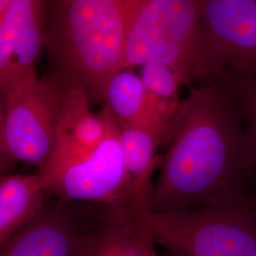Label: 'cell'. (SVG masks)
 I'll list each match as a JSON object with an SVG mask.
<instances>
[{
  "label": "cell",
  "instance_id": "obj_1",
  "mask_svg": "<svg viewBox=\"0 0 256 256\" xmlns=\"http://www.w3.org/2000/svg\"><path fill=\"white\" fill-rule=\"evenodd\" d=\"M150 210L208 207L256 192V165L229 86L210 79L191 86L170 122Z\"/></svg>",
  "mask_w": 256,
  "mask_h": 256
},
{
  "label": "cell",
  "instance_id": "obj_14",
  "mask_svg": "<svg viewBox=\"0 0 256 256\" xmlns=\"http://www.w3.org/2000/svg\"><path fill=\"white\" fill-rule=\"evenodd\" d=\"M104 239L112 256H158L151 210L116 205Z\"/></svg>",
  "mask_w": 256,
  "mask_h": 256
},
{
  "label": "cell",
  "instance_id": "obj_12",
  "mask_svg": "<svg viewBox=\"0 0 256 256\" xmlns=\"http://www.w3.org/2000/svg\"><path fill=\"white\" fill-rule=\"evenodd\" d=\"M86 92L79 88L61 90L58 144L55 154H82L101 144L106 134L104 113L94 114Z\"/></svg>",
  "mask_w": 256,
  "mask_h": 256
},
{
  "label": "cell",
  "instance_id": "obj_2",
  "mask_svg": "<svg viewBox=\"0 0 256 256\" xmlns=\"http://www.w3.org/2000/svg\"><path fill=\"white\" fill-rule=\"evenodd\" d=\"M133 0H46L45 78L59 92L79 88L92 104H104L120 70Z\"/></svg>",
  "mask_w": 256,
  "mask_h": 256
},
{
  "label": "cell",
  "instance_id": "obj_11",
  "mask_svg": "<svg viewBox=\"0 0 256 256\" xmlns=\"http://www.w3.org/2000/svg\"><path fill=\"white\" fill-rule=\"evenodd\" d=\"M167 131L152 126H119V138L124 162L131 178L138 207L150 210L155 184L153 174L162 164L158 150L164 146Z\"/></svg>",
  "mask_w": 256,
  "mask_h": 256
},
{
  "label": "cell",
  "instance_id": "obj_9",
  "mask_svg": "<svg viewBox=\"0 0 256 256\" xmlns=\"http://www.w3.org/2000/svg\"><path fill=\"white\" fill-rule=\"evenodd\" d=\"M46 22V0H12L0 14V92L37 76Z\"/></svg>",
  "mask_w": 256,
  "mask_h": 256
},
{
  "label": "cell",
  "instance_id": "obj_10",
  "mask_svg": "<svg viewBox=\"0 0 256 256\" xmlns=\"http://www.w3.org/2000/svg\"><path fill=\"white\" fill-rule=\"evenodd\" d=\"M104 104L119 126H152L168 131L180 104L158 99L147 90L140 75L128 68L111 78Z\"/></svg>",
  "mask_w": 256,
  "mask_h": 256
},
{
  "label": "cell",
  "instance_id": "obj_16",
  "mask_svg": "<svg viewBox=\"0 0 256 256\" xmlns=\"http://www.w3.org/2000/svg\"><path fill=\"white\" fill-rule=\"evenodd\" d=\"M140 77L147 90L160 100L178 104L182 82L167 64L148 62L140 66Z\"/></svg>",
  "mask_w": 256,
  "mask_h": 256
},
{
  "label": "cell",
  "instance_id": "obj_4",
  "mask_svg": "<svg viewBox=\"0 0 256 256\" xmlns=\"http://www.w3.org/2000/svg\"><path fill=\"white\" fill-rule=\"evenodd\" d=\"M203 4L204 0H133L120 70L156 62L169 66L183 86L194 82Z\"/></svg>",
  "mask_w": 256,
  "mask_h": 256
},
{
  "label": "cell",
  "instance_id": "obj_13",
  "mask_svg": "<svg viewBox=\"0 0 256 256\" xmlns=\"http://www.w3.org/2000/svg\"><path fill=\"white\" fill-rule=\"evenodd\" d=\"M50 196L41 174L2 176L0 180V247L36 218Z\"/></svg>",
  "mask_w": 256,
  "mask_h": 256
},
{
  "label": "cell",
  "instance_id": "obj_18",
  "mask_svg": "<svg viewBox=\"0 0 256 256\" xmlns=\"http://www.w3.org/2000/svg\"><path fill=\"white\" fill-rule=\"evenodd\" d=\"M12 1V0H0V14H2L7 10Z\"/></svg>",
  "mask_w": 256,
  "mask_h": 256
},
{
  "label": "cell",
  "instance_id": "obj_17",
  "mask_svg": "<svg viewBox=\"0 0 256 256\" xmlns=\"http://www.w3.org/2000/svg\"><path fill=\"white\" fill-rule=\"evenodd\" d=\"M114 210H115V208H114ZM114 210H113V214H114ZM113 214H112V216H113ZM112 216H110V220L104 225V227L99 232V234L95 238H93L92 243L86 248L84 256H112V254H110V248L108 247V244L106 242V239H104V232L110 223V220L112 218Z\"/></svg>",
  "mask_w": 256,
  "mask_h": 256
},
{
  "label": "cell",
  "instance_id": "obj_3",
  "mask_svg": "<svg viewBox=\"0 0 256 256\" xmlns=\"http://www.w3.org/2000/svg\"><path fill=\"white\" fill-rule=\"evenodd\" d=\"M156 243L171 256H256V192L192 210L153 214Z\"/></svg>",
  "mask_w": 256,
  "mask_h": 256
},
{
  "label": "cell",
  "instance_id": "obj_7",
  "mask_svg": "<svg viewBox=\"0 0 256 256\" xmlns=\"http://www.w3.org/2000/svg\"><path fill=\"white\" fill-rule=\"evenodd\" d=\"M256 77V0H204L194 81Z\"/></svg>",
  "mask_w": 256,
  "mask_h": 256
},
{
  "label": "cell",
  "instance_id": "obj_5",
  "mask_svg": "<svg viewBox=\"0 0 256 256\" xmlns=\"http://www.w3.org/2000/svg\"><path fill=\"white\" fill-rule=\"evenodd\" d=\"M0 96L1 171L16 162L43 171L57 148L61 92L34 76L12 84Z\"/></svg>",
  "mask_w": 256,
  "mask_h": 256
},
{
  "label": "cell",
  "instance_id": "obj_15",
  "mask_svg": "<svg viewBox=\"0 0 256 256\" xmlns=\"http://www.w3.org/2000/svg\"><path fill=\"white\" fill-rule=\"evenodd\" d=\"M216 79H221L229 86L236 101L246 126L256 165V77L227 75Z\"/></svg>",
  "mask_w": 256,
  "mask_h": 256
},
{
  "label": "cell",
  "instance_id": "obj_8",
  "mask_svg": "<svg viewBox=\"0 0 256 256\" xmlns=\"http://www.w3.org/2000/svg\"><path fill=\"white\" fill-rule=\"evenodd\" d=\"M113 205L50 198L26 227L0 247V256H84Z\"/></svg>",
  "mask_w": 256,
  "mask_h": 256
},
{
  "label": "cell",
  "instance_id": "obj_6",
  "mask_svg": "<svg viewBox=\"0 0 256 256\" xmlns=\"http://www.w3.org/2000/svg\"><path fill=\"white\" fill-rule=\"evenodd\" d=\"M101 110L106 120V134L99 146L82 154H55L46 168L38 172L46 192L56 200L140 209L124 162L119 126L106 104Z\"/></svg>",
  "mask_w": 256,
  "mask_h": 256
}]
</instances>
